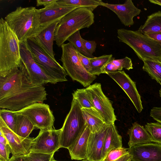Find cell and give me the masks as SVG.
I'll list each match as a JSON object with an SVG mask.
<instances>
[{"mask_svg": "<svg viewBox=\"0 0 161 161\" xmlns=\"http://www.w3.org/2000/svg\"><path fill=\"white\" fill-rule=\"evenodd\" d=\"M79 6L60 5L56 2L37 9L41 27L42 29L51 24L59 21L65 15Z\"/></svg>", "mask_w": 161, "mask_h": 161, "instance_id": "15", "label": "cell"}, {"mask_svg": "<svg viewBox=\"0 0 161 161\" xmlns=\"http://www.w3.org/2000/svg\"><path fill=\"white\" fill-rule=\"evenodd\" d=\"M115 59L112 54L104 55L98 57L89 58L91 69L89 73L95 75L102 74L105 65L111 61Z\"/></svg>", "mask_w": 161, "mask_h": 161, "instance_id": "29", "label": "cell"}, {"mask_svg": "<svg viewBox=\"0 0 161 161\" xmlns=\"http://www.w3.org/2000/svg\"><path fill=\"white\" fill-rule=\"evenodd\" d=\"M0 142L5 145L9 144L7 139L1 131H0Z\"/></svg>", "mask_w": 161, "mask_h": 161, "instance_id": "44", "label": "cell"}, {"mask_svg": "<svg viewBox=\"0 0 161 161\" xmlns=\"http://www.w3.org/2000/svg\"><path fill=\"white\" fill-rule=\"evenodd\" d=\"M8 161H25L21 157H15L12 156Z\"/></svg>", "mask_w": 161, "mask_h": 161, "instance_id": "45", "label": "cell"}, {"mask_svg": "<svg viewBox=\"0 0 161 161\" xmlns=\"http://www.w3.org/2000/svg\"><path fill=\"white\" fill-rule=\"evenodd\" d=\"M81 107L73 97L71 108L61 129L60 148L68 149L79 136L86 125L81 111Z\"/></svg>", "mask_w": 161, "mask_h": 161, "instance_id": "7", "label": "cell"}, {"mask_svg": "<svg viewBox=\"0 0 161 161\" xmlns=\"http://www.w3.org/2000/svg\"><path fill=\"white\" fill-rule=\"evenodd\" d=\"M117 33L119 41L131 48L139 59L142 61L152 59L161 61V47L158 42L138 30L119 29Z\"/></svg>", "mask_w": 161, "mask_h": 161, "instance_id": "5", "label": "cell"}, {"mask_svg": "<svg viewBox=\"0 0 161 161\" xmlns=\"http://www.w3.org/2000/svg\"><path fill=\"white\" fill-rule=\"evenodd\" d=\"M62 54L60 60L62 67L73 81H76L84 87H88L96 78L91 74L81 63L77 52L70 42L63 44L61 47Z\"/></svg>", "mask_w": 161, "mask_h": 161, "instance_id": "6", "label": "cell"}, {"mask_svg": "<svg viewBox=\"0 0 161 161\" xmlns=\"http://www.w3.org/2000/svg\"><path fill=\"white\" fill-rule=\"evenodd\" d=\"M61 132V129L40 130L38 136L34 138L31 152L54 154L60 148Z\"/></svg>", "mask_w": 161, "mask_h": 161, "instance_id": "12", "label": "cell"}, {"mask_svg": "<svg viewBox=\"0 0 161 161\" xmlns=\"http://www.w3.org/2000/svg\"><path fill=\"white\" fill-rule=\"evenodd\" d=\"M91 133L89 128L86 124L79 136L68 149L72 160L86 159L88 142Z\"/></svg>", "mask_w": 161, "mask_h": 161, "instance_id": "21", "label": "cell"}, {"mask_svg": "<svg viewBox=\"0 0 161 161\" xmlns=\"http://www.w3.org/2000/svg\"><path fill=\"white\" fill-rule=\"evenodd\" d=\"M28 82L30 81L18 68L5 77L0 76V99Z\"/></svg>", "mask_w": 161, "mask_h": 161, "instance_id": "19", "label": "cell"}, {"mask_svg": "<svg viewBox=\"0 0 161 161\" xmlns=\"http://www.w3.org/2000/svg\"><path fill=\"white\" fill-rule=\"evenodd\" d=\"M146 36L158 42H161V33H152L145 34Z\"/></svg>", "mask_w": 161, "mask_h": 161, "instance_id": "41", "label": "cell"}, {"mask_svg": "<svg viewBox=\"0 0 161 161\" xmlns=\"http://www.w3.org/2000/svg\"><path fill=\"white\" fill-rule=\"evenodd\" d=\"M83 42L86 49L91 54L95 51L97 47V43L93 40H86L82 38Z\"/></svg>", "mask_w": 161, "mask_h": 161, "instance_id": "38", "label": "cell"}, {"mask_svg": "<svg viewBox=\"0 0 161 161\" xmlns=\"http://www.w3.org/2000/svg\"><path fill=\"white\" fill-rule=\"evenodd\" d=\"M54 154L31 152L28 154L21 157L25 161H50L53 158Z\"/></svg>", "mask_w": 161, "mask_h": 161, "instance_id": "35", "label": "cell"}, {"mask_svg": "<svg viewBox=\"0 0 161 161\" xmlns=\"http://www.w3.org/2000/svg\"><path fill=\"white\" fill-rule=\"evenodd\" d=\"M5 20L19 42L34 37L42 30L35 7H17L5 17Z\"/></svg>", "mask_w": 161, "mask_h": 161, "instance_id": "1", "label": "cell"}, {"mask_svg": "<svg viewBox=\"0 0 161 161\" xmlns=\"http://www.w3.org/2000/svg\"><path fill=\"white\" fill-rule=\"evenodd\" d=\"M21 63L19 69L24 75L32 84L43 86L48 83L58 82L43 70L34 60L26 41L19 42Z\"/></svg>", "mask_w": 161, "mask_h": 161, "instance_id": "8", "label": "cell"}, {"mask_svg": "<svg viewBox=\"0 0 161 161\" xmlns=\"http://www.w3.org/2000/svg\"><path fill=\"white\" fill-rule=\"evenodd\" d=\"M127 133L130 137L128 142L129 147L152 142L151 137L145 128L137 122L132 124Z\"/></svg>", "mask_w": 161, "mask_h": 161, "instance_id": "22", "label": "cell"}, {"mask_svg": "<svg viewBox=\"0 0 161 161\" xmlns=\"http://www.w3.org/2000/svg\"><path fill=\"white\" fill-rule=\"evenodd\" d=\"M158 43L160 44V47H161V42H158Z\"/></svg>", "mask_w": 161, "mask_h": 161, "instance_id": "50", "label": "cell"}, {"mask_svg": "<svg viewBox=\"0 0 161 161\" xmlns=\"http://www.w3.org/2000/svg\"><path fill=\"white\" fill-rule=\"evenodd\" d=\"M16 114L25 116L36 128L47 130L53 129L55 120L52 111L49 106L41 103H36L19 111H14Z\"/></svg>", "mask_w": 161, "mask_h": 161, "instance_id": "10", "label": "cell"}, {"mask_svg": "<svg viewBox=\"0 0 161 161\" xmlns=\"http://www.w3.org/2000/svg\"><path fill=\"white\" fill-rule=\"evenodd\" d=\"M131 156L128 153L120 157L114 161H131Z\"/></svg>", "mask_w": 161, "mask_h": 161, "instance_id": "43", "label": "cell"}, {"mask_svg": "<svg viewBox=\"0 0 161 161\" xmlns=\"http://www.w3.org/2000/svg\"><path fill=\"white\" fill-rule=\"evenodd\" d=\"M47 93L43 86L28 82L0 99V108L19 111L36 103H43Z\"/></svg>", "mask_w": 161, "mask_h": 161, "instance_id": "4", "label": "cell"}, {"mask_svg": "<svg viewBox=\"0 0 161 161\" xmlns=\"http://www.w3.org/2000/svg\"><path fill=\"white\" fill-rule=\"evenodd\" d=\"M94 22L92 12L84 7H79L64 16L58 23L54 35L56 44L61 47L68 38L80 30L88 28Z\"/></svg>", "mask_w": 161, "mask_h": 161, "instance_id": "3", "label": "cell"}, {"mask_svg": "<svg viewBox=\"0 0 161 161\" xmlns=\"http://www.w3.org/2000/svg\"><path fill=\"white\" fill-rule=\"evenodd\" d=\"M122 147L121 136L119 134L114 124H109L105 139L102 152V160L111 150Z\"/></svg>", "mask_w": 161, "mask_h": 161, "instance_id": "24", "label": "cell"}, {"mask_svg": "<svg viewBox=\"0 0 161 161\" xmlns=\"http://www.w3.org/2000/svg\"><path fill=\"white\" fill-rule=\"evenodd\" d=\"M159 96L161 98V88L159 90Z\"/></svg>", "mask_w": 161, "mask_h": 161, "instance_id": "47", "label": "cell"}, {"mask_svg": "<svg viewBox=\"0 0 161 161\" xmlns=\"http://www.w3.org/2000/svg\"><path fill=\"white\" fill-rule=\"evenodd\" d=\"M103 1L101 0H57L56 3L60 5H68L86 7L92 11L99 6Z\"/></svg>", "mask_w": 161, "mask_h": 161, "instance_id": "30", "label": "cell"}, {"mask_svg": "<svg viewBox=\"0 0 161 161\" xmlns=\"http://www.w3.org/2000/svg\"><path fill=\"white\" fill-rule=\"evenodd\" d=\"M77 52L79 58L82 65L86 69L89 73L91 69L89 58L82 55Z\"/></svg>", "mask_w": 161, "mask_h": 161, "instance_id": "39", "label": "cell"}, {"mask_svg": "<svg viewBox=\"0 0 161 161\" xmlns=\"http://www.w3.org/2000/svg\"><path fill=\"white\" fill-rule=\"evenodd\" d=\"M145 128L150 135L152 142L161 144V123H147Z\"/></svg>", "mask_w": 161, "mask_h": 161, "instance_id": "32", "label": "cell"}, {"mask_svg": "<svg viewBox=\"0 0 161 161\" xmlns=\"http://www.w3.org/2000/svg\"><path fill=\"white\" fill-rule=\"evenodd\" d=\"M81 161H88L86 159H84V160H82Z\"/></svg>", "mask_w": 161, "mask_h": 161, "instance_id": "49", "label": "cell"}, {"mask_svg": "<svg viewBox=\"0 0 161 161\" xmlns=\"http://www.w3.org/2000/svg\"><path fill=\"white\" fill-rule=\"evenodd\" d=\"M21 63L19 42L4 19H0V76L4 77Z\"/></svg>", "mask_w": 161, "mask_h": 161, "instance_id": "2", "label": "cell"}, {"mask_svg": "<svg viewBox=\"0 0 161 161\" xmlns=\"http://www.w3.org/2000/svg\"><path fill=\"white\" fill-rule=\"evenodd\" d=\"M72 95L73 97L79 102L82 108L93 107L86 88L77 89L72 93Z\"/></svg>", "mask_w": 161, "mask_h": 161, "instance_id": "33", "label": "cell"}, {"mask_svg": "<svg viewBox=\"0 0 161 161\" xmlns=\"http://www.w3.org/2000/svg\"><path fill=\"white\" fill-rule=\"evenodd\" d=\"M50 161H58L56 160H55L54 159V158H53Z\"/></svg>", "mask_w": 161, "mask_h": 161, "instance_id": "48", "label": "cell"}, {"mask_svg": "<svg viewBox=\"0 0 161 161\" xmlns=\"http://www.w3.org/2000/svg\"><path fill=\"white\" fill-rule=\"evenodd\" d=\"M57 1V0H37L36 1V6L43 5L45 7L56 2Z\"/></svg>", "mask_w": 161, "mask_h": 161, "instance_id": "42", "label": "cell"}, {"mask_svg": "<svg viewBox=\"0 0 161 161\" xmlns=\"http://www.w3.org/2000/svg\"><path fill=\"white\" fill-rule=\"evenodd\" d=\"M143 61V70L161 85V61L145 59Z\"/></svg>", "mask_w": 161, "mask_h": 161, "instance_id": "27", "label": "cell"}, {"mask_svg": "<svg viewBox=\"0 0 161 161\" xmlns=\"http://www.w3.org/2000/svg\"><path fill=\"white\" fill-rule=\"evenodd\" d=\"M16 124L15 133L20 137L27 138L36 127L25 116L16 114Z\"/></svg>", "mask_w": 161, "mask_h": 161, "instance_id": "26", "label": "cell"}, {"mask_svg": "<svg viewBox=\"0 0 161 161\" xmlns=\"http://www.w3.org/2000/svg\"><path fill=\"white\" fill-rule=\"evenodd\" d=\"M149 1L152 3L161 6V0H149Z\"/></svg>", "mask_w": 161, "mask_h": 161, "instance_id": "46", "label": "cell"}, {"mask_svg": "<svg viewBox=\"0 0 161 161\" xmlns=\"http://www.w3.org/2000/svg\"><path fill=\"white\" fill-rule=\"evenodd\" d=\"M128 153L127 149L123 147L113 149L102 161H114Z\"/></svg>", "mask_w": 161, "mask_h": 161, "instance_id": "36", "label": "cell"}, {"mask_svg": "<svg viewBox=\"0 0 161 161\" xmlns=\"http://www.w3.org/2000/svg\"><path fill=\"white\" fill-rule=\"evenodd\" d=\"M0 131L7 139L12 156L21 157L29 153L34 142V138H24L17 135L6 125L0 117Z\"/></svg>", "mask_w": 161, "mask_h": 161, "instance_id": "13", "label": "cell"}, {"mask_svg": "<svg viewBox=\"0 0 161 161\" xmlns=\"http://www.w3.org/2000/svg\"><path fill=\"white\" fill-rule=\"evenodd\" d=\"M82 39L79 30L69 36L67 40L73 45L77 52L89 58H94V57L93 55L86 49Z\"/></svg>", "mask_w": 161, "mask_h": 161, "instance_id": "31", "label": "cell"}, {"mask_svg": "<svg viewBox=\"0 0 161 161\" xmlns=\"http://www.w3.org/2000/svg\"><path fill=\"white\" fill-rule=\"evenodd\" d=\"M109 125L105 123L98 131L91 133L87 150L86 159L88 161H102V152Z\"/></svg>", "mask_w": 161, "mask_h": 161, "instance_id": "18", "label": "cell"}, {"mask_svg": "<svg viewBox=\"0 0 161 161\" xmlns=\"http://www.w3.org/2000/svg\"><path fill=\"white\" fill-rule=\"evenodd\" d=\"M138 31L144 35L152 33H161V11L148 16L144 24Z\"/></svg>", "mask_w": 161, "mask_h": 161, "instance_id": "25", "label": "cell"}, {"mask_svg": "<svg viewBox=\"0 0 161 161\" xmlns=\"http://www.w3.org/2000/svg\"><path fill=\"white\" fill-rule=\"evenodd\" d=\"M150 113V116L153 119L161 123V107H153Z\"/></svg>", "mask_w": 161, "mask_h": 161, "instance_id": "40", "label": "cell"}, {"mask_svg": "<svg viewBox=\"0 0 161 161\" xmlns=\"http://www.w3.org/2000/svg\"><path fill=\"white\" fill-rule=\"evenodd\" d=\"M59 21L54 22L42 29L33 38L41 49L54 59L55 53L53 50V42L56 27Z\"/></svg>", "mask_w": 161, "mask_h": 161, "instance_id": "20", "label": "cell"}, {"mask_svg": "<svg viewBox=\"0 0 161 161\" xmlns=\"http://www.w3.org/2000/svg\"><path fill=\"white\" fill-rule=\"evenodd\" d=\"M86 89L95 108L104 118L106 123L114 124L117 120L111 102L104 94L100 83L90 85Z\"/></svg>", "mask_w": 161, "mask_h": 161, "instance_id": "11", "label": "cell"}, {"mask_svg": "<svg viewBox=\"0 0 161 161\" xmlns=\"http://www.w3.org/2000/svg\"><path fill=\"white\" fill-rule=\"evenodd\" d=\"M101 6L114 12L121 23L126 26L133 25V18L139 15L141 12L140 9L135 6L131 0H126L122 4H113L102 2Z\"/></svg>", "mask_w": 161, "mask_h": 161, "instance_id": "17", "label": "cell"}, {"mask_svg": "<svg viewBox=\"0 0 161 161\" xmlns=\"http://www.w3.org/2000/svg\"><path fill=\"white\" fill-rule=\"evenodd\" d=\"M86 124L92 133L98 131L106 123L101 114L95 108H81Z\"/></svg>", "mask_w": 161, "mask_h": 161, "instance_id": "23", "label": "cell"}, {"mask_svg": "<svg viewBox=\"0 0 161 161\" xmlns=\"http://www.w3.org/2000/svg\"><path fill=\"white\" fill-rule=\"evenodd\" d=\"M124 68L128 70L133 68L131 60L127 57L111 61L104 67L102 73L107 74L110 72L122 71Z\"/></svg>", "mask_w": 161, "mask_h": 161, "instance_id": "28", "label": "cell"}, {"mask_svg": "<svg viewBox=\"0 0 161 161\" xmlns=\"http://www.w3.org/2000/svg\"><path fill=\"white\" fill-rule=\"evenodd\" d=\"M0 117L8 127L15 133L16 117L14 111L6 109H0Z\"/></svg>", "mask_w": 161, "mask_h": 161, "instance_id": "34", "label": "cell"}, {"mask_svg": "<svg viewBox=\"0 0 161 161\" xmlns=\"http://www.w3.org/2000/svg\"><path fill=\"white\" fill-rule=\"evenodd\" d=\"M11 153V148L9 144L4 145L0 142V161H8Z\"/></svg>", "mask_w": 161, "mask_h": 161, "instance_id": "37", "label": "cell"}, {"mask_svg": "<svg viewBox=\"0 0 161 161\" xmlns=\"http://www.w3.org/2000/svg\"><path fill=\"white\" fill-rule=\"evenodd\" d=\"M26 42L34 60L47 74L58 82L67 81L66 72L56 59L47 54L33 38L28 39Z\"/></svg>", "mask_w": 161, "mask_h": 161, "instance_id": "9", "label": "cell"}, {"mask_svg": "<svg viewBox=\"0 0 161 161\" xmlns=\"http://www.w3.org/2000/svg\"><path fill=\"white\" fill-rule=\"evenodd\" d=\"M131 161H161V144L150 142L127 148Z\"/></svg>", "mask_w": 161, "mask_h": 161, "instance_id": "16", "label": "cell"}, {"mask_svg": "<svg viewBox=\"0 0 161 161\" xmlns=\"http://www.w3.org/2000/svg\"><path fill=\"white\" fill-rule=\"evenodd\" d=\"M107 74L122 88L133 103L137 112L141 113L143 107L141 97L137 89L136 82L123 70L110 72Z\"/></svg>", "mask_w": 161, "mask_h": 161, "instance_id": "14", "label": "cell"}]
</instances>
